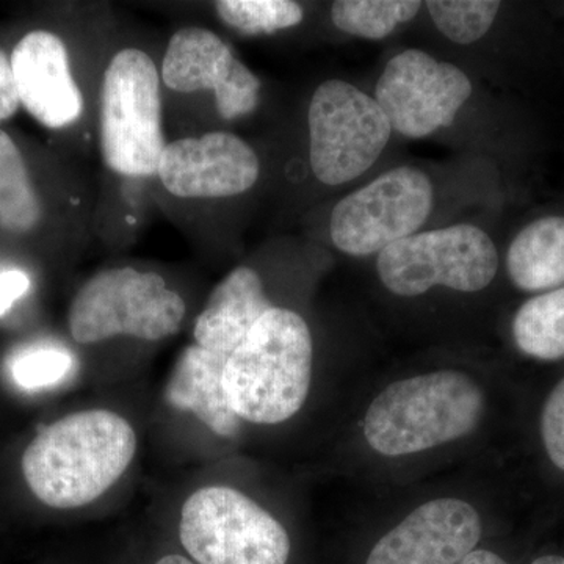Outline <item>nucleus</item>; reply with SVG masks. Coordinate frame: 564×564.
<instances>
[{"mask_svg":"<svg viewBox=\"0 0 564 564\" xmlns=\"http://www.w3.org/2000/svg\"><path fill=\"white\" fill-rule=\"evenodd\" d=\"M137 444L128 419L109 410L79 411L33 437L22 455V475L46 507H87L128 473Z\"/></svg>","mask_w":564,"mask_h":564,"instance_id":"nucleus-1","label":"nucleus"},{"mask_svg":"<svg viewBox=\"0 0 564 564\" xmlns=\"http://www.w3.org/2000/svg\"><path fill=\"white\" fill-rule=\"evenodd\" d=\"M313 334L302 315L272 307L229 356L225 389L234 413L254 425L299 414L313 383Z\"/></svg>","mask_w":564,"mask_h":564,"instance_id":"nucleus-2","label":"nucleus"},{"mask_svg":"<svg viewBox=\"0 0 564 564\" xmlns=\"http://www.w3.org/2000/svg\"><path fill=\"white\" fill-rule=\"evenodd\" d=\"M485 393L459 370L415 375L393 381L375 397L362 433L373 452L408 456L463 440L480 425Z\"/></svg>","mask_w":564,"mask_h":564,"instance_id":"nucleus-3","label":"nucleus"},{"mask_svg":"<svg viewBox=\"0 0 564 564\" xmlns=\"http://www.w3.org/2000/svg\"><path fill=\"white\" fill-rule=\"evenodd\" d=\"M161 68L141 47L122 46L104 65L98 88V144L109 172L158 176L166 143Z\"/></svg>","mask_w":564,"mask_h":564,"instance_id":"nucleus-4","label":"nucleus"},{"mask_svg":"<svg viewBox=\"0 0 564 564\" xmlns=\"http://www.w3.org/2000/svg\"><path fill=\"white\" fill-rule=\"evenodd\" d=\"M185 315L187 303L161 273L118 265L82 284L69 304L68 328L79 345L118 337L162 343L181 332Z\"/></svg>","mask_w":564,"mask_h":564,"instance_id":"nucleus-5","label":"nucleus"},{"mask_svg":"<svg viewBox=\"0 0 564 564\" xmlns=\"http://www.w3.org/2000/svg\"><path fill=\"white\" fill-rule=\"evenodd\" d=\"M177 538L196 564H289L285 527L247 494L204 486L182 505Z\"/></svg>","mask_w":564,"mask_h":564,"instance_id":"nucleus-6","label":"nucleus"},{"mask_svg":"<svg viewBox=\"0 0 564 564\" xmlns=\"http://www.w3.org/2000/svg\"><path fill=\"white\" fill-rule=\"evenodd\" d=\"M499 270L491 237L467 223L417 232L378 254L377 272L389 292L419 296L434 288L480 292Z\"/></svg>","mask_w":564,"mask_h":564,"instance_id":"nucleus-7","label":"nucleus"},{"mask_svg":"<svg viewBox=\"0 0 564 564\" xmlns=\"http://www.w3.org/2000/svg\"><path fill=\"white\" fill-rule=\"evenodd\" d=\"M310 163L322 184H347L383 154L392 128L380 104L351 85L332 79L315 88L307 110Z\"/></svg>","mask_w":564,"mask_h":564,"instance_id":"nucleus-8","label":"nucleus"},{"mask_svg":"<svg viewBox=\"0 0 564 564\" xmlns=\"http://www.w3.org/2000/svg\"><path fill=\"white\" fill-rule=\"evenodd\" d=\"M434 204L432 181L422 170L399 166L345 196L333 209L334 247L355 258L380 254L417 234Z\"/></svg>","mask_w":564,"mask_h":564,"instance_id":"nucleus-9","label":"nucleus"},{"mask_svg":"<svg viewBox=\"0 0 564 564\" xmlns=\"http://www.w3.org/2000/svg\"><path fill=\"white\" fill-rule=\"evenodd\" d=\"M161 77L172 95H207L221 121L250 117L261 104L262 80L218 33L199 25L182 28L170 36Z\"/></svg>","mask_w":564,"mask_h":564,"instance_id":"nucleus-10","label":"nucleus"},{"mask_svg":"<svg viewBox=\"0 0 564 564\" xmlns=\"http://www.w3.org/2000/svg\"><path fill=\"white\" fill-rule=\"evenodd\" d=\"M473 82L463 69L419 50L395 55L375 87L392 131L408 139H425L455 121Z\"/></svg>","mask_w":564,"mask_h":564,"instance_id":"nucleus-11","label":"nucleus"},{"mask_svg":"<svg viewBox=\"0 0 564 564\" xmlns=\"http://www.w3.org/2000/svg\"><path fill=\"white\" fill-rule=\"evenodd\" d=\"M261 161L237 133L210 131L169 141L158 166L163 191L187 203L237 198L254 187Z\"/></svg>","mask_w":564,"mask_h":564,"instance_id":"nucleus-12","label":"nucleus"},{"mask_svg":"<svg viewBox=\"0 0 564 564\" xmlns=\"http://www.w3.org/2000/svg\"><path fill=\"white\" fill-rule=\"evenodd\" d=\"M481 532L480 514L466 500H430L380 538L366 564H459Z\"/></svg>","mask_w":564,"mask_h":564,"instance_id":"nucleus-13","label":"nucleus"},{"mask_svg":"<svg viewBox=\"0 0 564 564\" xmlns=\"http://www.w3.org/2000/svg\"><path fill=\"white\" fill-rule=\"evenodd\" d=\"M21 106L44 128L63 131L77 124L87 109L68 44L58 33H25L10 55Z\"/></svg>","mask_w":564,"mask_h":564,"instance_id":"nucleus-14","label":"nucleus"},{"mask_svg":"<svg viewBox=\"0 0 564 564\" xmlns=\"http://www.w3.org/2000/svg\"><path fill=\"white\" fill-rule=\"evenodd\" d=\"M272 307L261 274L251 267H236L215 285L196 317L195 344L229 358Z\"/></svg>","mask_w":564,"mask_h":564,"instance_id":"nucleus-15","label":"nucleus"},{"mask_svg":"<svg viewBox=\"0 0 564 564\" xmlns=\"http://www.w3.org/2000/svg\"><path fill=\"white\" fill-rule=\"evenodd\" d=\"M228 356L193 344L174 364L165 399L173 408L196 415L215 434L236 437L240 419L234 413L225 389Z\"/></svg>","mask_w":564,"mask_h":564,"instance_id":"nucleus-16","label":"nucleus"},{"mask_svg":"<svg viewBox=\"0 0 564 564\" xmlns=\"http://www.w3.org/2000/svg\"><path fill=\"white\" fill-rule=\"evenodd\" d=\"M507 270L521 291H545L562 284L564 217L540 218L522 229L508 250Z\"/></svg>","mask_w":564,"mask_h":564,"instance_id":"nucleus-17","label":"nucleus"},{"mask_svg":"<svg viewBox=\"0 0 564 564\" xmlns=\"http://www.w3.org/2000/svg\"><path fill=\"white\" fill-rule=\"evenodd\" d=\"M43 218V202L24 154L10 133L0 129V228L25 236L35 232Z\"/></svg>","mask_w":564,"mask_h":564,"instance_id":"nucleus-18","label":"nucleus"},{"mask_svg":"<svg viewBox=\"0 0 564 564\" xmlns=\"http://www.w3.org/2000/svg\"><path fill=\"white\" fill-rule=\"evenodd\" d=\"M519 350L541 361L564 358V288L533 296L514 315Z\"/></svg>","mask_w":564,"mask_h":564,"instance_id":"nucleus-19","label":"nucleus"},{"mask_svg":"<svg viewBox=\"0 0 564 564\" xmlns=\"http://www.w3.org/2000/svg\"><path fill=\"white\" fill-rule=\"evenodd\" d=\"M422 2L414 0H339L332 20L339 31L366 40H383L399 25L417 17Z\"/></svg>","mask_w":564,"mask_h":564,"instance_id":"nucleus-20","label":"nucleus"},{"mask_svg":"<svg viewBox=\"0 0 564 564\" xmlns=\"http://www.w3.org/2000/svg\"><path fill=\"white\" fill-rule=\"evenodd\" d=\"M218 20L242 35H273L296 28L304 10L293 0H218L214 2Z\"/></svg>","mask_w":564,"mask_h":564,"instance_id":"nucleus-21","label":"nucleus"},{"mask_svg":"<svg viewBox=\"0 0 564 564\" xmlns=\"http://www.w3.org/2000/svg\"><path fill=\"white\" fill-rule=\"evenodd\" d=\"M430 17L440 32L456 44H473L489 32L500 2L496 0H430Z\"/></svg>","mask_w":564,"mask_h":564,"instance_id":"nucleus-22","label":"nucleus"},{"mask_svg":"<svg viewBox=\"0 0 564 564\" xmlns=\"http://www.w3.org/2000/svg\"><path fill=\"white\" fill-rule=\"evenodd\" d=\"M74 367V356L54 345H39L14 356L10 373L25 391H40L61 383Z\"/></svg>","mask_w":564,"mask_h":564,"instance_id":"nucleus-23","label":"nucleus"},{"mask_svg":"<svg viewBox=\"0 0 564 564\" xmlns=\"http://www.w3.org/2000/svg\"><path fill=\"white\" fill-rule=\"evenodd\" d=\"M541 437L549 459L564 473V378L545 400L541 414Z\"/></svg>","mask_w":564,"mask_h":564,"instance_id":"nucleus-24","label":"nucleus"},{"mask_svg":"<svg viewBox=\"0 0 564 564\" xmlns=\"http://www.w3.org/2000/svg\"><path fill=\"white\" fill-rule=\"evenodd\" d=\"M21 107L20 93L14 80L11 58L0 47V122L11 120Z\"/></svg>","mask_w":564,"mask_h":564,"instance_id":"nucleus-25","label":"nucleus"},{"mask_svg":"<svg viewBox=\"0 0 564 564\" xmlns=\"http://www.w3.org/2000/svg\"><path fill=\"white\" fill-rule=\"evenodd\" d=\"M31 289V278L20 269L0 272V317L9 313L13 304Z\"/></svg>","mask_w":564,"mask_h":564,"instance_id":"nucleus-26","label":"nucleus"},{"mask_svg":"<svg viewBox=\"0 0 564 564\" xmlns=\"http://www.w3.org/2000/svg\"><path fill=\"white\" fill-rule=\"evenodd\" d=\"M459 564H510L502 556L494 554L486 549H475L469 555L464 556Z\"/></svg>","mask_w":564,"mask_h":564,"instance_id":"nucleus-27","label":"nucleus"},{"mask_svg":"<svg viewBox=\"0 0 564 564\" xmlns=\"http://www.w3.org/2000/svg\"><path fill=\"white\" fill-rule=\"evenodd\" d=\"M148 564H196L188 558L187 555L182 554V552H163V554L155 556L154 560H151Z\"/></svg>","mask_w":564,"mask_h":564,"instance_id":"nucleus-28","label":"nucleus"},{"mask_svg":"<svg viewBox=\"0 0 564 564\" xmlns=\"http://www.w3.org/2000/svg\"><path fill=\"white\" fill-rule=\"evenodd\" d=\"M530 564H564V556L562 555H543L540 558L533 560Z\"/></svg>","mask_w":564,"mask_h":564,"instance_id":"nucleus-29","label":"nucleus"}]
</instances>
